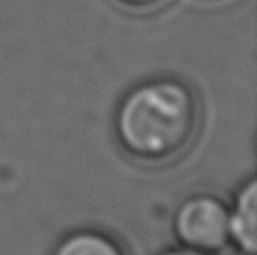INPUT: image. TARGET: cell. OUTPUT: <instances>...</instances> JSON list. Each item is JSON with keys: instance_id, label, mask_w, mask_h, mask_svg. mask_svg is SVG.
I'll return each mask as SVG.
<instances>
[{"instance_id": "cell-5", "label": "cell", "mask_w": 257, "mask_h": 255, "mask_svg": "<svg viewBox=\"0 0 257 255\" xmlns=\"http://www.w3.org/2000/svg\"><path fill=\"white\" fill-rule=\"evenodd\" d=\"M118 2L128 8H134V10H149V8L158 6L164 0H118Z\"/></svg>"}, {"instance_id": "cell-4", "label": "cell", "mask_w": 257, "mask_h": 255, "mask_svg": "<svg viewBox=\"0 0 257 255\" xmlns=\"http://www.w3.org/2000/svg\"><path fill=\"white\" fill-rule=\"evenodd\" d=\"M53 255H124L120 246L100 231H77L66 236Z\"/></svg>"}, {"instance_id": "cell-6", "label": "cell", "mask_w": 257, "mask_h": 255, "mask_svg": "<svg viewBox=\"0 0 257 255\" xmlns=\"http://www.w3.org/2000/svg\"><path fill=\"white\" fill-rule=\"evenodd\" d=\"M164 255H210L205 253V251H197V249H190V248H182V249H171Z\"/></svg>"}, {"instance_id": "cell-3", "label": "cell", "mask_w": 257, "mask_h": 255, "mask_svg": "<svg viewBox=\"0 0 257 255\" xmlns=\"http://www.w3.org/2000/svg\"><path fill=\"white\" fill-rule=\"evenodd\" d=\"M229 240L246 255L257 249V182L250 178L238 190L229 208Z\"/></svg>"}, {"instance_id": "cell-1", "label": "cell", "mask_w": 257, "mask_h": 255, "mask_svg": "<svg viewBox=\"0 0 257 255\" xmlns=\"http://www.w3.org/2000/svg\"><path fill=\"white\" fill-rule=\"evenodd\" d=\"M199 130V99L175 77H158L134 86L114 114L122 150L145 163L179 158Z\"/></svg>"}, {"instance_id": "cell-2", "label": "cell", "mask_w": 257, "mask_h": 255, "mask_svg": "<svg viewBox=\"0 0 257 255\" xmlns=\"http://www.w3.org/2000/svg\"><path fill=\"white\" fill-rule=\"evenodd\" d=\"M175 233L184 248L218 251L229 242V208L214 195H193L175 214Z\"/></svg>"}]
</instances>
